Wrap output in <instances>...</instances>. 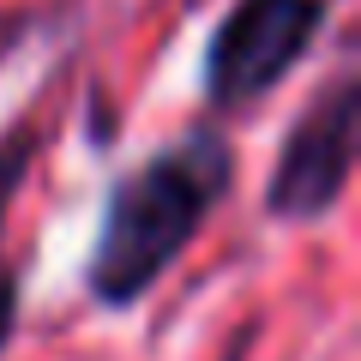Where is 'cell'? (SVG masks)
Returning <instances> with one entry per match:
<instances>
[{
  "instance_id": "4",
  "label": "cell",
  "mask_w": 361,
  "mask_h": 361,
  "mask_svg": "<svg viewBox=\"0 0 361 361\" xmlns=\"http://www.w3.org/2000/svg\"><path fill=\"white\" fill-rule=\"evenodd\" d=\"M37 151H42V121H37V109H25V115H13L0 127V355L18 337V301H25V283H18L13 259H6V217H13L30 169H37Z\"/></svg>"
},
{
  "instance_id": "3",
  "label": "cell",
  "mask_w": 361,
  "mask_h": 361,
  "mask_svg": "<svg viewBox=\"0 0 361 361\" xmlns=\"http://www.w3.org/2000/svg\"><path fill=\"white\" fill-rule=\"evenodd\" d=\"M337 0H229L199 54V97L211 115H241L301 73Z\"/></svg>"
},
{
  "instance_id": "1",
  "label": "cell",
  "mask_w": 361,
  "mask_h": 361,
  "mask_svg": "<svg viewBox=\"0 0 361 361\" xmlns=\"http://www.w3.org/2000/svg\"><path fill=\"white\" fill-rule=\"evenodd\" d=\"M235 169L241 157L223 121H193L180 127V139L157 145L145 163L115 175L85 253V295L109 313L139 307L205 235L211 211L235 187Z\"/></svg>"
},
{
  "instance_id": "2",
  "label": "cell",
  "mask_w": 361,
  "mask_h": 361,
  "mask_svg": "<svg viewBox=\"0 0 361 361\" xmlns=\"http://www.w3.org/2000/svg\"><path fill=\"white\" fill-rule=\"evenodd\" d=\"M355 139H361V73H355V61H337V73L295 109L289 133L277 139L259 211L271 223H283V229L325 223L349 199Z\"/></svg>"
}]
</instances>
